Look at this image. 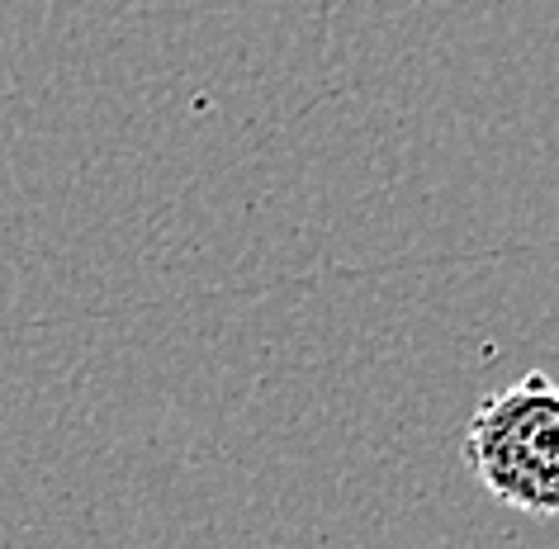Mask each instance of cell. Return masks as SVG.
Segmentation results:
<instances>
[{
    "label": "cell",
    "instance_id": "1",
    "mask_svg": "<svg viewBox=\"0 0 559 549\" xmlns=\"http://www.w3.org/2000/svg\"><path fill=\"white\" fill-rule=\"evenodd\" d=\"M465 464L498 502L559 516V384L531 370L469 413Z\"/></svg>",
    "mask_w": 559,
    "mask_h": 549
}]
</instances>
